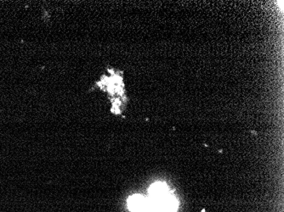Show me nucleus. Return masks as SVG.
I'll return each mask as SVG.
<instances>
[{
  "label": "nucleus",
  "mask_w": 284,
  "mask_h": 212,
  "mask_svg": "<svg viewBox=\"0 0 284 212\" xmlns=\"http://www.w3.org/2000/svg\"><path fill=\"white\" fill-rule=\"evenodd\" d=\"M147 198L140 194H134L129 198L128 206L131 212H145Z\"/></svg>",
  "instance_id": "nucleus-1"
},
{
  "label": "nucleus",
  "mask_w": 284,
  "mask_h": 212,
  "mask_svg": "<svg viewBox=\"0 0 284 212\" xmlns=\"http://www.w3.org/2000/svg\"><path fill=\"white\" fill-rule=\"evenodd\" d=\"M150 197L152 198H160L168 194V189L165 183L163 182H156L151 186L149 188Z\"/></svg>",
  "instance_id": "nucleus-2"
}]
</instances>
